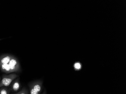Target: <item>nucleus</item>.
Masks as SVG:
<instances>
[{"mask_svg":"<svg viewBox=\"0 0 126 94\" xmlns=\"http://www.w3.org/2000/svg\"><path fill=\"white\" fill-rule=\"evenodd\" d=\"M11 92L10 88L2 87H0V94H10Z\"/></svg>","mask_w":126,"mask_h":94,"instance_id":"nucleus-5","label":"nucleus"},{"mask_svg":"<svg viewBox=\"0 0 126 94\" xmlns=\"http://www.w3.org/2000/svg\"><path fill=\"white\" fill-rule=\"evenodd\" d=\"M15 94V93H13V94Z\"/></svg>","mask_w":126,"mask_h":94,"instance_id":"nucleus-12","label":"nucleus"},{"mask_svg":"<svg viewBox=\"0 0 126 94\" xmlns=\"http://www.w3.org/2000/svg\"><path fill=\"white\" fill-rule=\"evenodd\" d=\"M15 94H28V91L26 88L24 87L19 92L15 93Z\"/></svg>","mask_w":126,"mask_h":94,"instance_id":"nucleus-7","label":"nucleus"},{"mask_svg":"<svg viewBox=\"0 0 126 94\" xmlns=\"http://www.w3.org/2000/svg\"><path fill=\"white\" fill-rule=\"evenodd\" d=\"M82 64L80 62H77L74 64V67L76 70H79L82 68Z\"/></svg>","mask_w":126,"mask_h":94,"instance_id":"nucleus-6","label":"nucleus"},{"mask_svg":"<svg viewBox=\"0 0 126 94\" xmlns=\"http://www.w3.org/2000/svg\"><path fill=\"white\" fill-rule=\"evenodd\" d=\"M41 94H47V93L46 90V89H45L44 90V92H43Z\"/></svg>","mask_w":126,"mask_h":94,"instance_id":"nucleus-9","label":"nucleus"},{"mask_svg":"<svg viewBox=\"0 0 126 94\" xmlns=\"http://www.w3.org/2000/svg\"><path fill=\"white\" fill-rule=\"evenodd\" d=\"M19 75L15 73L9 75H4L2 76V80L0 81V87H8L10 85L13 81L19 77Z\"/></svg>","mask_w":126,"mask_h":94,"instance_id":"nucleus-2","label":"nucleus"},{"mask_svg":"<svg viewBox=\"0 0 126 94\" xmlns=\"http://www.w3.org/2000/svg\"><path fill=\"white\" fill-rule=\"evenodd\" d=\"M0 70L7 74L21 71L20 64L17 58L15 56L9 54L0 56Z\"/></svg>","mask_w":126,"mask_h":94,"instance_id":"nucleus-1","label":"nucleus"},{"mask_svg":"<svg viewBox=\"0 0 126 94\" xmlns=\"http://www.w3.org/2000/svg\"><path fill=\"white\" fill-rule=\"evenodd\" d=\"M29 87L30 94H40L39 93L35 91L32 87L30 86H29Z\"/></svg>","mask_w":126,"mask_h":94,"instance_id":"nucleus-8","label":"nucleus"},{"mask_svg":"<svg viewBox=\"0 0 126 94\" xmlns=\"http://www.w3.org/2000/svg\"><path fill=\"white\" fill-rule=\"evenodd\" d=\"M2 40V39H0V41H1Z\"/></svg>","mask_w":126,"mask_h":94,"instance_id":"nucleus-10","label":"nucleus"},{"mask_svg":"<svg viewBox=\"0 0 126 94\" xmlns=\"http://www.w3.org/2000/svg\"><path fill=\"white\" fill-rule=\"evenodd\" d=\"M1 81V79H0V81Z\"/></svg>","mask_w":126,"mask_h":94,"instance_id":"nucleus-11","label":"nucleus"},{"mask_svg":"<svg viewBox=\"0 0 126 94\" xmlns=\"http://www.w3.org/2000/svg\"><path fill=\"white\" fill-rule=\"evenodd\" d=\"M20 87V83L19 78H17L16 80L13 81L10 85V89L11 92H17L19 90Z\"/></svg>","mask_w":126,"mask_h":94,"instance_id":"nucleus-4","label":"nucleus"},{"mask_svg":"<svg viewBox=\"0 0 126 94\" xmlns=\"http://www.w3.org/2000/svg\"><path fill=\"white\" fill-rule=\"evenodd\" d=\"M43 82L42 80H36L30 82L28 85L32 88L35 91L39 93L40 94L42 90Z\"/></svg>","mask_w":126,"mask_h":94,"instance_id":"nucleus-3","label":"nucleus"}]
</instances>
